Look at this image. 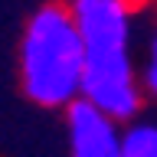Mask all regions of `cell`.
<instances>
[{"label": "cell", "mask_w": 157, "mask_h": 157, "mask_svg": "<svg viewBox=\"0 0 157 157\" xmlns=\"http://www.w3.org/2000/svg\"><path fill=\"white\" fill-rule=\"evenodd\" d=\"M85 46L82 101L98 108L118 124L141 118L144 88L134 56V17L124 0H75L69 3Z\"/></svg>", "instance_id": "6da1fadb"}, {"label": "cell", "mask_w": 157, "mask_h": 157, "mask_svg": "<svg viewBox=\"0 0 157 157\" xmlns=\"http://www.w3.org/2000/svg\"><path fill=\"white\" fill-rule=\"evenodd\" d=\"M85 46L72 10L46 3L29 13L20 36V82L43 108H69L82 98Z\"/></svg>", "instance_id": "7a4b0ae2"}, {"label": "cell", "mask_w": 157, "mask_h": 157, "mask_svg": "<svg viewBox=\"0 0 157 157\" xmlns=\"http://www.w3.org/2000/svg\"><path fill=\"white\" fill-rule=\"evenodd\" d=\"M66 134L72 157H121L124 124L111 121L82 98L66 108Z\"/></svg>", "instance_id": "3957f363"}, {"label": "cell", "mask_w": 157, "mask_h": 157, "mask_svg": "<svg viewBox=\"0 0 157 157\" xmlns=\"http://www.w3.org/2000/svg\"><path fill=\"white\" fill-rule=\"evenodd\" d=\"M121 157H157V121L154 118H137V121L124 124Z\"/></svg>", "instance_id": "277c9868"}, {"label": "cell", "mask_w": 157, "mask_h": 157, "mask_svg": "<svg viewBox=\"0 0 157 157\" xmlns=\"http://www.w3.org/2000/svg\"><path fill=\"white\" fill-rule=\"evenodd\" d=\"M137 72H141V88H144V95L157 101V20H151V26H147V33H144Z\"/></svg>", "instance_id": "5b68a950"}]
</instances>
